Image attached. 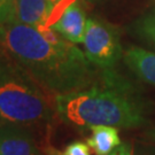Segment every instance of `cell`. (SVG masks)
Masks as SVG:
<instances>
[{
    "label": "cell",
    "mask_w": 155,
    "mask_h": 155,
    "mask_svg": "<svg viewBox=\"0 0 155 155\" xmlns=\"http://www.w3.org/2000/svg\"><path fill=\"white\" fill-rule=\"evenodd\" d=\"M0 47L54 97L87 89L100 75L83 51L50 27L0 24Z\"/></svg>",
    "instance_id": "cell-1"
},
{
    "label": "cell",
    "mask_w": 155,
    "mask_h": 155,
    "mask_svg": "<svg viewBox=\"0 0 155 155\" xmlns=\"http://www.w3.org/2000/svg\"><path fill=\"white\" fill-rule=\"evenodd\" d=\"M56 114L77 127L110 125L136 129L147 122V105L132 82L104 69L90 87L55 97Z\"/></svg>",
    "instance_id": "cell-2"
},
{
    "label": "cell",
    "mask_w": 155,
    "mask_h": 155,
    "mask_svg": "<svg viewBox=\"0 0 155 155\" xmlns=\"http://www.w3.org/2000/svg\"><path fill=\"white\" fill-rule=\"evenodd\" d=\"M56 113L55 97L0 47V125L44 127Z\"/></svg>",
    "instance_id": "cell-3"
},
{
    "label": "cell",
    "mask_w": 155,
    "mask_h": 155,
    "mask_svg": "<svg viewBox=\"0 0 155 155\" xmlns=\"http://www.w3.org/2000/svg\"><path fill=\"white\" fill-rule=\"evenodd\" d=\"M83 45L87 60L101 70L113 69L124 55L117 31L98 18H87Z\"/></svg>",
    "instance_id": "cell-4"
},
{
    "label": "cell",
    "mask_w": 155,
    "mask_h": 155,
    "mask_svg": "<svg viewBox=\"0 0 155 155\" xmlns=\"http://www.w3.org/2000/svg\"><path fill=\"white\" fill-rule=\"evenodd\" d=\"M87 18L77 0H70L63 6L60 15L50 25L52 30L72 44H83Z\"/></svg>",
    "instance_id": "cell-5"
},
{
    "label": "cell",
    "mask_w": 155,
    "mask_h": 155,
    "mask_svg": "<svg viewBox=\"0 0 155 155\" xmlns=\"http://www.w3.org/2000/svg\"><path fill=\"white\" fill-rule=\"evenodd\" d=\"M0 155H46L32 131L14 125H0Z\"/></svg>",
    "instance_id": "cell-6"
},
{
    "label": "cell",
    "mask_w": 155,
    "mask_h": 155,
    "mask_svg": "<svg viewBox=\"0 0 155 155\" xmlns=\"http://www.w3.org/2000/svg\"><path fill=\"white\" fill-rule=\"evenodd\" d=\"M56 6L48 0H15V20L35 28L50 27Z\"/></svg>",
    "instance_id": "cell-7"
},
{
    "label": "cell",
    "mask_w": 155,
    "mask_h": 155,
    "mask_svg": "<svg viewBox=\"0 0 155 155\" xmlns=\"http://www.w3.org/2000/svg\"><path fill=\"white\" fill-rule=\"evenodd\" d=\"M129 69L141 81L155 86V52L131 46L123 55Z\"/></svg>",
    "instance_id": "cell-8"
},
{
    "label": "cell",
    "mask_w": 155,
    "mask_h": 155,
    "mask_svg": "<svg viewBox=\"0 0 155 155\" xmlns=\"http://www.w3.org/2000/svg\"><path fill=\"white\" fill-rule=\"evenodd\" d=\"M91 137L87 145L95 155H109L122 144L118 130L110 125H93L90 127Z\"/></svg>",
    "instance_id": "cell-9"
},
{
    "label": "cell",
    "mask_w": 155,
    "mask_h": 155,
    "mask_svg": "<svg viewBox=\"0 0 155 155\" xmlns=\"http://www.w3.org/2000/svg\"><path fill=\"white\" fill-rule=\"evenodd\" d=\"M136 32L155 46V8L146 13L136 22Z\"/></svg>",
    "instance_id": "cell-10"
},
{
    "label": "cell",
    "mask_w": 155,
    "mask_h": 155,
    "mask_svg": "<svg viewBox=\"0 0 155 155\" xmlns=\"http://www.w3.org/2000/svg\"><path fill=\"white\" fill-rule=\"evenodd\" d=\"M46 155H91V148L87 143L81 140H75L67 145L63 150H56L53 147H48L45 150Z\"/></svg>",
    "instance_id": "cell-11"
},
{
    "label": "cell",
    "mask_w": 155,
    "mask_h": 155,
    "mask_svg": "<svg viewBox=\"0 0 155 155\" xmlns=\"http://www.w3.org/2000/svg\"><path fill=\"white\" fill-rule=\"evenodd\" d=\"M15 20V0H0V24Z\"/></svg>",
    "instance_id": "cell-12"
},
{
    "label": "cell",
    "mask_w": 155,
    "mask_h": 155,
    "mask_svg": "<svg viewBox=\"0 0 155 155\" xmlns=\"http://www.w3.org/2000/svg\"><path fill=\"white\" fill-rule=\"evenodd\" d=\"M133 153H134V150H133L132 145L130 143H122L109 155H133Z\"/></svg>",
    "instance_id": "cell-13"
},
{
    "label": "cell",
    "mask_w": 155,
    "mask_h": 155,
    "mask_svg": "<svg viewBox=\"0 0 155 155\" xmlns=\"http://www.w3.org/2000/svg\"><path fill=\"white\" fill-rule=\"evenodd\" d=\"M133 155H155V148L152 147H140L137 150Z\"/></svg>",
    "instance_id": "cell-14"
},
{
    "label": "cell",
    "mask_w": 155,
    "mask_h": 155,
    "mask_svg": "<svg viewBox=\"0 0 155 155\" xmlns=\"http://www.w3.org/2000/svg\"><path fill=\"white\" fill-rule=\"evenodd\" d=\"M147 137H148L150 140L155 141V127L154 129H152V130H150V131L147 132Z\"/></svg>",
    "instance_id": "cell-15"
},
{
    "label": "cell",
    "mask_w": 155,
    "mask_h": 155,
    "mask_svg": "<svg viewBox=\"0 0 155 155\" xmlns=\"http://www.w3.org/2000/svg\"><path fill=\"white\" fill-rule=\"evenodd\" d=\"M48 1H51V2H53L54 5H61V4H63V2H66V1H68V0H48Z\"/></svg>",
    "instance_id": "cell-16"
}]
</instances>
